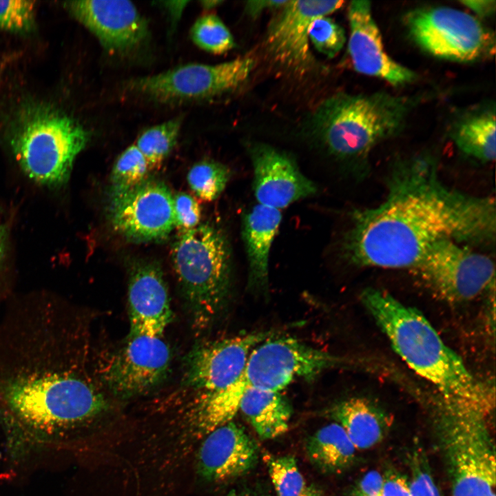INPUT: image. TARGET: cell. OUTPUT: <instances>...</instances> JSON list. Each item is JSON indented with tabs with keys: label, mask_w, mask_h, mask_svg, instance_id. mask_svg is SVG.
I'll use <instances>...</instances> for the list:
<instances>
[{
	"label": "cell",
	"mask_w": 496,
	"mask_h": 496,
	"mask_svg": "<svg viewBox=\"0 0 496 496\" xmlns=\"http://www.w3.org/2000/svg\"><path fill=\"white\" fill-rule=\"evenodd\" d=\"M64 7L110 54H132L149 39L147 22L130 1H72Z\"/></svg>",
	"instance_id": "cell-15"
},
{
	"label": "cell",
	"mask_w": 496,
	"mask_h": 496,
	"mask_svg": "<svg viewBox=\"0 0 496 496\" xmlns=\"http://www.w3.org/2000/svg\"><path fill=\"white\" fill-rule=\"evenodd\" d=\"M190 37L198 48L215 54H222L236 46L230 31L214 14L198 18L191 28Z\"/></svg>",
	"instance_id": "cell-29"
},
{
	"label": "cell",
	"mask_w": 496,
	"mask_h": 496,
	"mask_svg": "<svg viewBox=\"0 0 496 496\" xmlns=\"http://www.w3.org/2000/svg\"><path fill=\"white\" fill-rule=\"evenodd\" d=\"M181 119L174 118L145 130L136 146L144 156L149 171L158 169L175 147Z\"/></svg>",
	"instance_id": "cell-26"
},
{
	"label": "cell",
	"mask_w": 496,
	"mask_h": 496,
	"mask_svg": "<svg viewBox=\"0 0 496 496\" xmlns=\"http://www.w3.org/2000/svg\"><path fill=\"white\" fill-rule=\"evenodd\" d=\"M435 413L452 496H495V448L487 415L441 397Z\"/></svg>",
	"instance_id": "cell-6"
},
{
	"label": "cell",
	"mask_w": 496,
	"mask_h": 496,
	"mask_svg": "<svg viewBox=\"0 0 496 496\" xmlns=\"http://www.w3.org/2000/svg\"><path fill=\"white\" fill-rule=\"evenodd\" d=\"M258 448L244 428L231 421L209 433L192 459L195 479L218 484L241 476L256 465Z\"/></svg>",
	"instance_id": "cell-17"
},
{
	"label": "cell",
	"mask_w": 496,
	"mask_h": 496,
	"mask_svg": "<svg viewBox=\"0 0 496 496\" xmlns=\"http://www.w3.org/2000/svg\"><path fill=\"white\" fill-rule=\"evenodd\" d=\"M329 414L344 428L355 449L366 450L378 444L389 428L385 415L363 398L353 397L338 403Z\"/></svg>",
	"instance_id": "cell-23"
},
{
	"label": "cell",
	"mask_w": 496,
	"mask_h": 496,
	"mask_svg": "<svg viewBox=\"0 0 496 496\" xmlns=\"http://www.w3.org/2000/svg\"><path fill=\"white\" fill-rule=\"evenodd\" d=\"M348 50L355 71L381 79L394 86L417 79L413 70L398 63L386 52L370 1H352L348 8Z\"/></svg>",
	"instance_id": "cell-20"
},
{
	"label": "cell",
	"mask_w": 496,
	"mask_h": 496,
	"mask_svg": "<svg viewBox=\"0 0 496 496\" xmlns=\"http://www.w3.org/2000/svg\"><path fill=\"white\" fill-rule=\"evenodd\" d=\"M127 302V337H162L172 314L167 287L158 261L139 258L130 263Z\"/></svg>",
	"instance_id": "cell-18"
},
{
	"label": "cell",
	"mask_w": 496,
	"mask_h": 496,
	"mask_svg": "<svg viewBox=\"0 0 496 496\" xmlns=\"http://www.w3.org/2000/svg\"><path fill=\"white\" fill-rule=\"evenodd\" d=\"M361 299L396 353L440 397L490 413L493 401L488 392L421 313L377 289H365Z\"/></svg>",
	"instance_id": "cell-3"
},
{
	"label": "cell",
	"mask_w": 496,
	"mask_h": 496,
	"mask_svg": "<svg viewBox=\"0 0 496 496\" xmlns=\"http://www.w3.org/2000/svg\"><path fill=\"white\" fill-rule=\"evenodd\" d=\"M239 410L263 440L284 434L289 428L292 409L280 391L249 388L241 399Z\"/></svg>",
	"instance_id": "cell-24"
},
{
	"label": "cell",
	"mask_w": 496,
	"mask_h": 496,
	"mask_svg": "<svg viewBox=\"0 0 496 496\" xmlns=\"http://www.w3.org/2000/svg\"><path fill=\"white\" fill-rule=\"evenodd\" d=\"M84 324L70 303L31 296L0 320V421L41 435L88 428L109 411L87 364Z\"/></svg>",
	"instance_id": "cell-1"
},
{
	"label": "cell",
	"mask_w": 496,
	"mask_h": 496,
	"mask_svg": "<svg viewBox=\"0 0 496 496\" xmlns=\"http://www.w3.org/2000/svg\"><path fill=\"white\" fill-rule=\"evenodd\" d=\"M460 3L480 17L491 16L495 11V1L466 0L461 1Z\"/></svg>",
	"instance_id": "cell-38"
},
{
	"label": "cell",
	"mask_w": 496,
	"mask_h": 496,
	"mask_svg": "<svg viewBox=\"0 0 496 496\" xmlns=\"http://www.w3.org/2000/svg\"><path fill=\"white\" fill-rule=\"evenodd\" d=\"M253 189L258 204L280 210L317 192L316 184L300 170L291 156L270 145L249 147Z\"/></svg>",
	"instance_id": "cell-19"
},
{
	"label": "cell",
	"mask_w": 496,
	"mask_h": 496,
	"mask_svg": "<svg viewBox=\"0 0 496 496\" xmlns=\"http://www.w3.org/2000/svg\"><path fill=\"white\" fill-rule=\"evenodd\" d=\"M450 136L464 154L483 163L495 159V106L475 107L455 119Z\"/></svg>",
	"instance_id": "cell-22"
},
{
	"label": "cell",
	"mask_w": 496,
	"mask_h": 496,
	"mask_svg": "<svg viewBox=\"0 0 496 496\" xmlns=\"http://www.w3.org/2000/svg\"><path fill=\"white\" fill-rule=\"evenodd\" d=\"M282 220L280 210L257 204L242 216L241 236L248 262V289L267 292L269 259Z\"/></svg>",
	"instance_id": "cell-21"
},
{
	"label": "cell",
	"mask_w": 496,
	"mask_h": 496,
	"mask_svg": "<svg viewBox=\"0 0 496 496\" xmlns=\"http://www.w3.org/2000/svg\"><path fill=\"white\" fill-rule=\"evenodd\" d=\"M344 3L343 1H287L267 30L265 45L270 57L293 72L308 70L313 63L309 39L311 22L331 14Z\"/></svg>",
	"instance_id": "cell-16"
},
{
	"label": "cell",
	"mask_w": 496,
	"mask_h": 496,
	"mask_svg": "<svg viewBox=\"0 0 496 496\" xmlns=\"http://www.w3.org/2000/svg\"><path fill=\"white\" fill-rule=\"evenodd\" d=\"M411 496H441L433 477L428 459L420 448L414 449L409 458Z\"/></svg>",
	"instance_id": "cell-33"
},
{
	"label": "cell",
	"mask_w": 496,
	"mask_h": 496,
	"mask_svg": "<svg viewBox=\"0 0 496 496\" xmlns=\"http://www.w3.org/2000/svg\"><path fill=\"white\" fill-rule=\"evenodd\" d=\"M32 1H0V28L12 32H27L34 23Z\"/></svg>",
	"instance_id": "cell-32"
},
{
	"label": "cell",
	"mask_w": 496,
	"mask_h": 496,
	"mask_svg": "<svg viewBox=\"0 0 496 496\" xmlns=\"http://www.w3.org/2000/svg\"><path fill=\"white\" fill-rule=\"evenodd\" d=\"M239 496H269L267 493L260 490H248L243 491Z\"/></svg>",
	"instance_id": "cell-41"
},
{
	"label": "cell",
	"mask_w": 496,
	"mask_h": 496,
	"mask_svg": "<svg viewBox=\"0 0 496 496\" xmlns=\"http://www.w3.org/2000/svg\"><path fill=\"white\" fill-rule=\"evenodd\" d=\"M436 293L453 302L472 300L494 286L488 256L450 239L433 244L411 269Z\"/></svg>",
	"instance_id": "cell-10"
},
{
	"label": "cell",
	"mask_w": 496,
	"mask_h": 496,
	"mask_svg": "<svg viewBox=\"0 0 496 496\" xmlns=\"http://www.w3.org/2000/svg\"><path fill=\"white\" fill-rule=\"evenodd\" d=\"M223 1H201L202 6L205 9H211L216 6L221 4Z\"/></svg>",
	"instance_id": "cell-42"
},
{
	"label": "cell",
	"mask_w": 496,
	"mask_h": 496,
	"mask_svg": "<svg viewBox=\"0 0 496 496\" xmlns=\"http://www.w3.org/2000/svg\"><path fill=\"white\" fill-rule=\"evenodd\" d=\"M383 478L381 496H411L409 482L402 475L390 471Z\"/></svg>",
	"instance_id": "cell-35"
},
{
	"label": "cell",
	"mask_w": 496,
	"mask_h": 496,
	"mask_svg": "<svg viewBox=\"0 0 496 496\" xmlns=\"http://www.w3.org/2000/svg\"><path fill=\"white\" fill-rule=\"evenodd\" d=\"M287 1H250L245 5L247 13L253 18L260 15L264 10L279 8L284 6Z\"/></svg>",
	"instance_id": "cell-37"
},
{
	"label": "cell",
	"mask_w": 496,
	"mask_h": 496,
	"mask_svg": "<svg viewBox=\"0 0 496 496\" xmlns=\"http://www.w3.org/2000/svg\"><path fill=\"white\" fill-rule=\"evenodd\" d=\"M267 464L277 496L301 495L307 486L293 456L269 457Z\"/></svg>",
	"instance_id": "cell-30"
},
{
	"label": "cell",
	"mask_w": 496,
	"mask_h": 496,
	"mask_svg": "<svg viewBox=\"0 0 496 496\" xmlns=\"http://www.w3.org/2000/svg\"><path fill=\"white\" fill-rule=\"evenodd\" d=\"M149 171L147 163L136 145L127 147L112 167L110 199L122 196L147 180Z\"/></svg>",
	"instance_id": "cell-27"
},
{
	"label": "cell",
	"mask_w": 496,
	"mask_h": 496,
	"mask_svg": "<svg viewBox=\"0 0 496 496\" xmlns=\"http://www.w3.org/2000/svg\"><path fill=\"white\" fill-rule=\"evenodd\" d=\"M231 177L229 168L216 161L204 160L194 164L187 174V182L194 194L212 201L224 191Z\"/></svg>",
	"instance_id": "cell-28"
},
{
	"label": "cell",
	"mask_w": 496,
	"mask_h": 496,
	"mask_svg": "<svg viewBox=\"0 0 496 496\" xmlns=\"http://www.w3.org/2000/svg\"><path fill=\"white\" fill-rule=\"evenodd\" d=\"M90 136L76 121L55 107L31 104L17 118L11 136L15 158L32 180L50 187L65 184Z\"/></svg>",
	"instance_id": "cell-7"
},
{
	"label": "cell",
	"mask_w": 496,
	"mask_h": 496,
	"mask_svg": "<svg viewBox=\"0 0 496 496\" xmlns=\"http://www.w3.org/2000/svg\"><path fill=\"white\" fill-rule=\"evenodd\" d=\"M172 266L193 327H209L231 288L232 254L225 232L209 224L181 234L172 247Z\"/></svg>",
	"instance_id": "cell-5"
},
{
	"label": "cell",
	"mask_w": 496,
	"mask_h": 496,
	"mask_svg": "<svg viewBox=\"0 0 496 496\" xmlns=\"http://www.w3.org/2000/svg\"><path fill=\"white\" fill-rule=\"evenodd\" d=\"M108 210L114 230L132 242L165 240L175 228L173 196L159 180L147 179L110 199Z\"/></svg>",
	"instance_id": "cell-12"
},
{
	"label": "cell",
	"mask_w": 496,
	"mask_h": 496,
	"mask_svg": "<svg viewBox=\"0 0 496 496\" xmlns=\"http://www.w3.org/2000/svg\"><path fill=\"white\" fill-rule=\"evenodd\" d=\"M383 475L376 471L366 473L353 490L364 496H381Z\"/></svg>",
	"instance_id": "cell-36"
},
{
	"label": "cell",
	"mask_w": 496,
	"mask_h": 496,
	"mask_svg": "<svg viewBox=\"0 0 496 496\" xmlns=\"http://www.w3.org/2000/svg\"><path fill=\"white\" fill-rule=\"evenodd\" d=\"M309 39L320 53L333 58L346 42L343 28L327 16L315 19L309 29Z\"/></svg>",
	"instance_id": "cell-31"
},
{
	"label": "cell",
	"mask_w": 496,
	"mask_h": 496,
	"mask_svg": "<svg viewBox=\"0 0 496 496\" xmlns=\"http://www.w3.org/2000/svg\"><path fill=\"white\" fill-rule=\"evenodd\" d=\"M255 65L242 56L216 64L187 63L165 72L133 79L131 90L156 101L171 103L215 96L245 83Z\"/></svg>",
	"instance_id": "cell-11"
},
{
	"label": "cell",
	"mask_w": 496,
	"mask_h": 496,
	"mask_svg": "<svg viewBox=\"0 0 496 496\" xmlns=\"http://www.w3.org/2000/svg\"><path fill=\"white\" fill-rule=\"evenodd\" d=\"M300 496H322V491L316 486H307Z\"/></svg>",
	"instance_id": "cell-39"
},
{
	"label": "cell",
	"mask_w": 496,
	"mask_h": 496,
	"mask_svg": "<svg viewBox=\"0 0 496 496\" xmlns=\"http://www.w3.org/2000/svg\"><path fill=\"white\" fill-rule=\"evenodd\" d=\"M386 187L381 203L351 213L341 248L351 264L411 269L442 239L467 246L494 242L495 200L448 186L431 156L397 160Z\"/></svg>",
	"instance_id": "cell-2"
},
{
	"label": "cell",
	"mask_w": 496,
	"mask_h": 496,
	"mask_svg": "<svg viewBox=\"0 0 496 496\" xmlns=\"http://www.w3.org/2000/svg\"><path fill=\"white\" fill-rule=\"evenodd\" d=\"M274 335L253 332L198 344L185 358L183 384L196 393L225 389L240 378L254 347Z\"/></svg>",
	"instance_id": "cell-13"
},
{
	"label": "cell",
	"mask_w": 496,
	"mask_h": 496,
	"mask_svg": "<svg viewBox=\"0 0 496 496\" xmlns=\"http://www.w3.org/2000/svg\"><path fill=\"white\" fill-rule=\"evenodd\" d=\"M344 358L290 337H270L251 351L240 378L231 386L241 396L249 388L280 391L296 378L312 381Z\"/></svg>",
	"instance_id": "cell-9"
},
{
	"label": "cell",
	"mask_w": 496,
	"mask_h": 496,
	"mask_svg": "<svg viewBox=\"0 0 496 496\" xmlns=\"http://www.w3.org/2000/svg\"><path fill=\"white\" fill-rule=\"evenodd\" d=\"M172 353L162 337H127L103 373L112 393L127 400L144 395L165 380Z\"/></svg>",
	"instance_id": "cell-14"
},
{
	"label": "cell",
	"mask_w": 496,
	"mask_h": 496,
	"mask_svg": "<svg viewBox=\"0 0 496 496\" xmlns=\"http://www.w3.org/2000/svg\"><path fill=\"white\" fill-rule=\"evenodd\" d=\"M410 37L426 53L442 59L470 63L490 58L495 34L473 16L455 8H417L404 17Z\"/></svg>",
	"instance_id": "cell-8"
},
{
	"label": "cell",
	"mask_w": 496,
	"mask_h": 496,
	"mask_svg": "<svg viewBox=\"0 0 496 496\" xmlns=\"http://www.w3.org/2000/svg\"><path fill=\"white\" fill-rule=\"evenodd\" d=\"M420 97L385 92L336 94L316 110L313 132L325 151L356 174H363L373 149L402 130Z\"/></svg>",
	"instance_id": "cell-4"
},
{
	"label": "cell",
	"mask_w": 496,
	"mask_h": 496,
	"mask_svg": "<svg viewBox=\"0 0 496 496\" xmlns=\"http://www.w3.org/2000/svg\"><path fill=\"white\" fill-rule=\"evenodd\" d=\"M306 453L311 464L326 473H340L355 458V448L344 428L338 423L326 425L310 436Z\"/></svg>",
	"instance_id": "cell-25"
},
{
	"label": "cell",
	"mask_w": 496,
	"mask_h": 496,
	"mask_svg": "<svg viewBox=\"0 0 496 496\" xmlns=\"http://www.w3.org/2000/svg\"><path fill=\"white\" fill-rule=\"evenodd\" d=\"M173 200L175 227L183 233L197 227L201 215L196 200L185 192L175 194Z\"/></svg>",
	"instance_id": "cell-34"
},
{
	"label": "cell",
	"mask_w": 496,
	"mask_h": 496,
	"mask_svg": "<svg viewBox=\"0 0 496 496\" xmlns=\"http://www.w3.org/2000/svg\"><path fill=\"white\" fill-rule=\"evenodd\" d=\"M6 245V229L0 225V265L3 260Z\"/></svg>",
	"instance_id": "cell-40"
}]
</instances>
